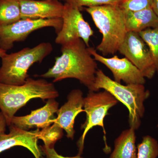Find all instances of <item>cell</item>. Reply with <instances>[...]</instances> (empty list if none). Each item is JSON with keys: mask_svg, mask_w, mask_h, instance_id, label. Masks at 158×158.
<instances>
[{"mask_svg": "<svg viewBox=\"0 0 158 158\" xmlns=\"http://www.w3.org/2000/svg\"><path fill=\"white\" fill-rule=\"evenodd\" d=\"M53 50L49 42H43L34 48L6 54L2 59L0 83L6 85H20L29 77L28 71L35 63H40Z\"/></svg>", "mask_w": 158, "mask_h": 158, "instance_id": "obj_5", "label": "cell"}, {"mask_svg": "<svg viewBox=\"0 0 158 158\" xmlns=\"http://www.w3.org/2000/svg\"><path fill=\"white\" fill-rule=\"evenodd\" d=\"M21 19L20 0H0V25H9Z\"/></svg>", "mask_w": 158, "mask_h": 158, "instance_id": "obj_17", "label": "cell"}, {"mask_svg": "<svg viewBox=\"0 0 158 158\" xmlns=\"http://www.w3.org/2000/svg\"></svg>", "mask_w": 158, "mask_h": 158, "instance_id": "obj_27", "label": "cell"}, {"mask_svg": "<svg viewBox=\"0 0 158 158\" xmlns=\"http://www.w3.org/2000/svg\"><path fill=\"white\" fill-rule=\"evenodd\" d=\"M84 98L81 90H72L67 96V102L57 112V117L53 123L64 130L68 138L73 139L75 119L79 113L85 112Z\"/></svg>", "mask_w": 158, "mask_h": 158, "instance_id": "obj_11", "label": "cell"}, {"mask_svg": "<svg viewBox=\"0 0 158 158\" xmlns=\"http://www.w3.org/2000/svg\"><path fill=\"white\" fill-rule=\"evenodd\" d=\"M63 130L56 125H52L42 129L38 133V139H41L44 143V146L54 148V145L63 135Z\"/></svg>", "mask_w": 158, "mask_h": 158, "instance_id": "obj_19", "label": "cell"}, {"mask_svg": "<svg viewBox=\"0 0 158 158\" xmlns=\"http://www.w3.org/2000/svg\"><path fill=\"white\" fill-rule=\"evenodd\" d=\"M9 134L0 135V153L15 146H21L28 149L35 158L42 157L41 149L37 144L39 129L27 131L12 124L9 126Z\"/></svg>", "mask_w": 158, "mask_h": 158, "instance_id": "obj_12", "label": "cell"}, {"mask_svg": "<svg viewBox=\"0 0 158 158\" xmlns=\"http://www.w3.org/2000/svg\"><path fill=\"white\" fill-rule=\"evenodd\" d=\"M135 131L130 127L122 132L115 140L114 149L109 158H137Z\"/></svg>", "mask_w": 158, "mask_h": 158, "instance_id": "obj_16", "label": "cell"}, {"mask_svg": "<svg viewBox=\"0 0 158 158\" xmlns=\"http://www.w3.org/2000/svg\"><path fill=\"white\" fill-rule=\"evenodd\" d=\"M7 124L6 118L2 112H0V135L5 133Z\"/></svg>", "mask_w": 158, "mask_h": 158, "instance_id": "obj_24", "label": "cell"}, {"mask_svg": "<svg viewBox=\"0 0 158 158\" xmlns=\"http://www.w3.org/2000/svg\"><path fill=\"white\" fill-rule=\"evenodd\" d=\"M123 0H65L69 3L81 10L83 7H95L105 5H120Z\"/></svg>", "mask_w": 158, "mask_h": 158, "instance_id": "obj_21", "label": "cell"}, {"mask_svg": "<svg viewBox=\"0 0 158 158\" xmlns=\"http://www.w3.org/2000/svg\"><path fill=\"white\" fill-rule=\"evenodd\" d=\"M60 56L53 66L40 76L53 78V82L65 79H77L90 91H95L94 81L98 70L96 61L82 39H76L62 45Z\"/></svg>", "mask_w": 158, "mask_h": 158, "instance_id": "obj_1", "label": "cell"}, {"mask_svg": "<svg viewBox=\"0 0 158 158\" xmlns=\"http://www.w3.org/2000/svg\"><path fill=\"white\" fill-rule=\"evenodd\" d=\"M158 156V143L149 136L143 137L142 142L138 145L137 158H156Z\"/></svg>", "mask_w": 158, "mask_h": 158, "instance_id": "obj_20", "label": "cell"}, {"mask_svg": "<svg viewBox=\"0 0 158 158\" xmlns=\"http://www.w3.org/2000/svg\"><path fill=\"white\" fill-rule=\"evenodd\" d=\"M118 52L131 61L144 77H154L156 71L151 54L138 33L128 32Z\"/></svg>", "mask_w": 158, "mask_h": 158, "instance_id": "obj_9", "label": "cell"}, {"mask_svg": "<svg viewBox=\"0 0 158 158\" xmlns=\"http://www.w3.org/2000/svg\"><path fill=\"white\" fill-rule=\"evenodd\" d=\"M59 103L55 99H50L44 106L33 110L29 115L14 116L11 124L28 131L34 128L43 129L50 126L55 121V114L59 110Z\"/></svg>", "mask_w": 158, "mask_h": 158, "instance_id": "obj_13", "label": "cell"}, {"mask_svg": "<svg viewBox=\"0 0 158 158\" xmlns=\"http://www.w3.org/2000/svg\"><path fill=\"white\" fill-rule=\"evenodd\" d=\"M125 12L127 32L139 33L148 28L158 27V16L152 8Z\"/></svg>", "mask_w": 158, "mask_h": 158, "instance_id": "obj_15", "label": "cell"}, {"mask_svg": "<svg viewBox=\"0 0 158 158\" xmlns=\"http://www.w3.org/2000/svg\"><path fill=\"white\" fill-rule=\"evenodd\" d=\"M95 91L100 89L110 92L118 101L127 107L129 111L130 127L138 129L144 116V101L149 96L148 90L144 85L129 84L126 85L112 80L101 69H98L94 81Z\"/></svg>", "mask_w": 158, "mask_h": 158, "instance_id": "obj_4", "label": "cell"}, {"mask_svg": "<svg viewBox=\"0 0 158 158\" xmlns=\"http://www.w3.org/2000/svg\"><path fill=\"white\" fill-rule=\"evenodd\" d=\"M62 23V18L21 19L9 25H0V48L7 52L11 49L15 43L24 41L32 32L47 27L53 28L58 34Z\"/></svg>", "mask_w": 158, "mask_h": 158, "instance_id": "obj_7", "label": "cell"}, {"mask_svg": "<svg viewBox=\"0 0 158 158\" xmlns=\"http://www.w3.org/2000/svg\"><path fill=\"white\" fill-rule=\"evenodd\" d=\"M59 95L54 84L44 79L35 80L29 77L20 85L0 83V110L9 127L16 112L29 101L34 98L55 99Z\"/></svg>", "mask_w": 158, "mask_h": 158, "instance_id": "obj_2", "label": "cell"}, {"mask_svg": "<svg viewBox=\"0 0 158 158\" xmlns=\"http://www.w3.org/2000/svg\"><path fill=\"white\" fill-rule=\"evenodd\" d=\"M22 19L62 18L64 4L59 0H20Z\"/></svg>", "mask_w": 158, "mask_h": 158, "instance_id": "obj_14", "label": "cell"}, {"mask_svg": "<svg viewBox=\"0 0 158 158\" xmlns=\"http://www.w3.org/2000/svg\"><path fill=\"white\" fill-rule=\"evenodd\" d=\"M89 52L94 60L104 65L113 73L114 81L118 83L123 81L127 85H144L145 77L137 67L127 58H119L117 56L107 58L100 55L93 48L88 47Z\"/></svg>", "mask_w": 158, "mask_h": 158, "instance_id": "obj_10", "label": "cell"}, {"mask_svg": "<svg viewBox=\"0 0 158 158\" xmlns=\"http://www.w3.org/2000/svg\"><path fill=\"white\" fill-rule=\"evenodd\" d=\"M138 34L148 47L158 73V27L148 28Z\"/></svg>", "mask_w": 158, "mask_h": 158, "instance_id": "obj_18", "label": "cell"}, {"mask_svg": "<svg viewBox=\"0 0 158 158\" xmlns=\"http://www.w3.org/2000/svg\"><path fill=\"white\" fill-rule=\"evenodd\" d=\"M118 101L107 90L101 92L89 90L87 96L84 98V110L87 115L86 121L82 125L84 129L82 136L77 142L78 154L81 155L84 148L85 137L92 128L100 126L102 128L106 135L104 119L108 115L110 108L117 104Z\"/></svg>", "mask_w": 158, "mask_h": 158, "instance_id": "obj_6", "label": "cell"}, {"mask_svg": "<svg viewBox=\"0 0 158 158\" xmlns=\"http://www.w3.org/2000/svg\"><path fill=\"white\" fill-rule=\"evenodd\" d=\"M86 11L102 35L96 50L103 56L116 53L127 33L125 11L119 5L88 7Z\"/></svg>", "mask_w": 158, "mask_h": 158, "instance_id": "obj_3", "label": "cell"}, {"mask_svg": "<svg viewBox=\"0 0 158 158\" xmlns=\"http://www.w3.org/2000/svg\"><path fill=\"white\" fill-rule=\"evenodd\" d=\"M62 27L55 40L57 44L62 45L73 40L82 39L88 47L94 31L84 19L81 10L65 2L62 16Z\"/></svg>", "mask_w": 158, "mask_h": 158, "instance_id": "obj_8", "label": "cell"}, {"mask_svg": "<svg viewBox=\"0 0 158 158\" xmlns=\"http://www.w3.org/2000/svg\"><path fill=\"white\" fill-rule=\"evenodd\" d=\"M152 0H123L119 6L125 11H136L152 8Z\"/></svg>", "mask_w": 158, "mask_h": 158, "instance_id": "obj_22", "label": "cell"}, {"mask_svg": "<svg viewBox=\"0 0 158 158\" xmlns=\"http://www.w3.org/2000/svg\"><path fill=\"white\" fill-rule=\"evenodd\" d=\"M40 149L46 156V158H82L80 154L74 157H64L59 154L54 148H48L46 146H40Z\"/></svg>", "mask_w": 158, "mask_h": 158, "instance_id": "obj_23", "label": "cell"}, {"mask_svg": "<svg viewBox=\"0 0 158 158\" xmlns=\"http://www.w3.org/2000/svg\"><path fill=\"white\" fill-rule=\"evenodd\" d=\"M6 51L0 48V58H2L6 54Z\"/></svg>", "mask_w": 158, "mask_h": 158, "instance_id": "obj_26", "label": "cell"}, {"mask_svg": "<svg viewBox=\"0 0 158 158\" xmlns=\"http://www.w3.org/2000/svg\"><path fill=\"white\" fill-rule=\"evenodd\" d=\"M152 9L158 16V0H152Z\"/></svg>", "mask_w": 158, "mask_h": 158, "instance_id": "obj_25", "label": "cell"}]
</instances>
